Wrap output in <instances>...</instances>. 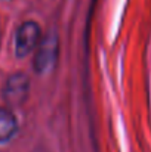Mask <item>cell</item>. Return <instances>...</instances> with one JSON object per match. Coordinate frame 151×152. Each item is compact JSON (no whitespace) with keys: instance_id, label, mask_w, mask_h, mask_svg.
<instances>
[{"instance_id":"1","label":"cell","mask_w":151,"mask_h":152,"mask_svg":"<svg viewBox=\"0 0 151 152\" xmlns=\"http://www.w3.org/2000/svg\"><path fill=\"white\" fill-rule=\"evenodd\" d=\"M58 58H59V37L55 31H50L40 39L36 48L33 59L34 71L39 75H46L52 72L58 64Z\"/></svg>"},{"instance_id":"2","label":"cell","mask_w":151,"mask_h":152,"mask_svg":"<svg viewBox=\"0 0 151 152\" xmlns=\"http://www.w3.org/2000/svg\"><path fill=\"white\" fill-rule=\"evenodd\" d=\"M30 87H31V81L25 72H21V71L13 72L4 81L1 98L4 103L10 108L21 106L25 103V101L30 96Z\"/></svg>"},{"instance_id":"3","label":"cell","mask_w":151,"mask_h":152,"mask_svg":"<svg viewBox=\"0 0 151 152\" xmlns=\"http://www.w3.org/2000/svg\"><path fill=\"white\" fill-rule=\"evenodd\" d=\"M40 39H42V28L36 21L22 22L15 33V40H13L15 56L21 59L33 53L36 50Z\"/></svg>"},{"instance_id":"4","label":"cell","mask_w":151,"mask_h":152,"mask_svg":"<svg viewBox=\"0 0 151 152\" xmlns=\"http://www.w3.org/2000/svg\"><path fill=\"white\" fill-rule=\"evenodd\" d=\"M18 120L9 108L0 106V145L9 143L18 133Z\"/></svg>"},{"instance_id":"5","label":"cell","mask_w":151,"mask_h":152,"mask_svg":"<svg viewBox=\"0 0 151 152\" xmlns=\"http://www.w3.org/2000/svg\"><path fill=\"white\" fill-rule=\"evenodd\" d=\"M0 45H1V22H0Z\"/></svg>"},{"instance_id":"6","label":"cell","mask_w":151,"mask_h":152,"mask_svg":"<svg viewBox=\"0 0 151 152\" xmlns=\"http://www.w3.org/2000/svg\"><path fill=\"white\" fill-rule=\"evenodd\" d=\"M1 1H10V0H1Z\"/></svg>"}]
</instances>
